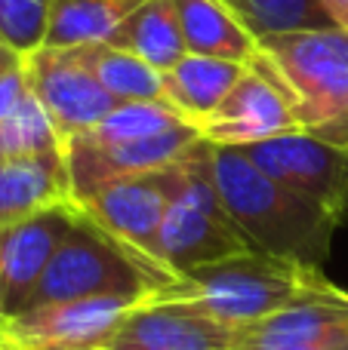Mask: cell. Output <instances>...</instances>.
Wrapping results in <instances>:
<instances>
[{
  "label": "cell",
  "instance_id": "6da1fadb",
  "mask_svg": "<svg viewBox=\"0 0 348 350\" xmlns=\"http://www.w3.org/2000/svg\"><path fill=\"white\" fill-rule=\"evenodd\" d=\"M213 175L228 215L253 252L321 271L330 258L333 234L343 224L330 209L265 175L238 148L213 145Z\"/></svg>",
  "mask_w": 348,
  "mask_h": 350
},
{
  "label": "cell",
  "instance_id": "7a4b0ae2",
  "mask_svg": "<svg viewBox=\"0 0 348 350\" xmlns=\"http://www.w3.org/2000/svg\"><path fill=\"white\" fill-rule=\"evenodd\" d=\"M256 43L253 59L287 90L299 133L348 151V31H281Z\"/></svg>",
  "mask_w": 348,
  "mask_h": 350
},
{
  "label": "cell",
  "instance_id": "3957f363",
  "mask_svg": "<svg viewBox=\"0 0 348 350\" xmlns=\"http://www.w3.org/2000/svg\"><path fill=\"white\" fill-rule=\"evenodd\" d=\"M176 277L179 273L166 271L164 265L123 246L80 209L77 224L62 240L25 310L59 301H86V298L148 301L170 289Z\"/></svg>",
  "mask_w": 348,
  "mask_h": 350
},
{
  "label": "cell",
  "instance_id": "277c9868",
  "mask_svg": "<svg viewBox=\"0 0 348 350\" xmlns=\"http://www.w3.org/2000/svg\"><path fill=\"white\" fill-rule=\"evenodd\" d=\"M321 277L324 273L318 267L284 261L265 252H244L179 273L176 283L154 298L195 301L219 323L238 329L284 310Z\"/></svg>",
  "mask_w": 348,
  "mask_h": 350
},
{
  "label": "cell",
  "instance_id": "5b68a950",
  "mask_svg": "<svg viewBox=\"0 0 348 350\" xmlns=\"http://www.w3.org/2000/svg\"><path fill=\"white\" fill-rule=\"evenodd\" d=\"M179 166H182V181L160 224V265L173 273H188L232 255L253 252L222 203L213 175V145L201 139L179 160Z\"/></svg>",
  "mask_w": 348,
  "mask_h": 350
},
{
  "label": "cell",
  "instance_id": "8992f818",
  "mask_svg": "<svg viewBox=\"0 0 348 350\" xmlns=\"http://www.w3.org/2000/svg\"><path fill=\"white\" fill-rule=\"evenodd\" d=\"M25 74L62 142L90 133L117 105L77 55V49L40 46L37 53L25 55Z\"/></svg>",
  "mask_w": 348,
  "mask_h": 350
},
{
  "label": "cell",
  "instance_id": "52a82bcc",
  "mask_svg": "<svg viewBox=\"0 0 348 350\" xmlns=\"http://www.w3.org/2000/svg\"><path fill=\"white\" fill-rule=\"evenodd\" d=\"M179 160L164 166V170L114 181V185L96 191L77 206L99 228H105L111 237H117L123 246H129L133 252L160 265L158 258L160 224H164L166 206H170L173 193H176L179 181H182Z\"/></svg>",
  "mask_w": 348,
  "mask_h": 350
},
{
  "label": "cell",
  "instance_id": "ba28073f",
  "mask_svg": "<svg viewBox=\"0 0 348 350\" xmlns=\"http://www.w3.org/2000/svg\"><path fill=\"white\" fill-rule=\"evenodd\" d=\"M201 139L203 135L195 123H182L160 135L123 142V145H92L84 139H68L62 151H65L68 178H71V200L84 203L86 197H92L96 191L114 185V181L164 170V166L176 163L179 157H185Z\"/></svg>",
  "mask_w": 348,
  "mask_h": 350
},
{
  "label": "cell",
  "instance_id": "9c48e42d",
  "mask_svg": "<svg viewBox=\"0 0 348 350\" xmlns=\"http://www.w3.org/2000/svg\"><path fill=\"white\" fill-rule=\"evenodd\" d=\"M197 129L210 145L247 148L277 135L299 133V120L281 80L265 71L256 59H250L232 92L207 120L197 123Z\"/></svg>",
  "mask_w": 348,
  "mask_h": 350
},
{
  "label": "cell",
  "instance_id": "30bf717a",
  "mask_svg": "<svg viewBox=\"0 0 348 350\" xmlns=\"http://www.w3.org/2000/svg\"><path fill=\"white\" fill-rule=\"evenodd\" d=\"M250 163L281 185L318 200L339 221H348V151L306 133L277 135L238 148Z\"/></svg>",
  "mask_w": 348,
  "mask_h": 350
},
{
  "label": "cell",
  "instance_id": "8fae6325",
  "mask_svg": "<svg viewBox=\"0 0 348 350\" xmlns=\"http://www.w3.org/2000/svg\"><path fill=\"white\" fill-rule=\"evenodd\" d=\"M139 301L86 298L31 308L0 326L6 350H102L117 323Z\"/></svg>",
  "mask_w": 348,
  "mask_h": 350
},
{
  "label": "cell",
  "instance_id": "7c38bea8",
  "mask_svg": "<svg viewBox=\"0 0 348 350\" xmlns=\"http://www.w3.org/2000/svg\"><path fill=\"white\" fill-rule=\"evenodd\" d=\"M348 347V292L321 277L293 304L234 329V350Z\"/></svg>",
  "mask_w": 348,
  "mask_h": 350
},
{
  "label": "cell",
  "instance_id": "4fadbf2b",
  "mask_svg": "<svg viewBox=\"0 0 348 350\" xmlns=\"http://www.w3.org/2000/svg\"><path fill=\"white\" fill-rule=\"evenodd\" d=\"M102 350H234V329L182 298H148L123 314Z\"/></svg>",
  "mask_w": 348,
  "mask_h": 350
},
{
  "label": "cell",
  "instance_id": "5bb4252c",
  "mask_svg": "<svg viewBox=\"0 0 348 350\" xmlns=\"http://www.w3.org/2000/svg\"><path fill=\"white\" fill-rule=\"evenodd\" d=\"M80 218L77 203H59L0 228V292L6 317L25 310L47 265Z\"/></svg>",
  "mask_w": 348,
  "mask_h": 350
},
{
  "label": "cell",
  "instance_id": "9a60e30c",
  "mask_svg": "<svg viewBox=\"0 0 348 350\" xmlns=\"http://www.w3.org/2000/svg\"><path fill=\"white\" fill-rule=\"evenodd\" d=\"M71 200L65 151L0 160V228Z\"/></svg>",
  "mask_w": 348,
  "mask_h": 350
},
{
  "label": "cell",
  "instance_id": "2e32d148",
  "mask_svg": "<svg viewBox=\"0 0 348 350\" xmlns=\"http://www.w3.org/2000/svg\"><path fill=\"white\" fill-rule=\"evenodd\" d=\"M244 68L247 65L216 59V55L188 53L179 65L164 71V102L197 126L222 105V98L240 80Z\"/></svg>",
  "mask_w": 348,
  "mask_h": 350
},
{
  "label": "cell",
  "instance_id": "e0dca14e",
  "mask_svg": "<svg viewBox=\"0 0 348 350\" xmlns=\"http://www.w3.org/2000/svg\"><path fill=\"white\" fill-rule=\"evenodd\" d=\"M173 6H176L188 53L250 65L259 43L225 3L219 0H173Z\"/></svg>",
  "mask_w": 348,
  "mask_h": 350
},
{
  "label": "cell",
  "instance_id": "ac0fdd59",
  "mask_svg": "<svg viewBox=\"0 0 348 350\" xmlns=\"http://www.w3.org/2000/svg\"><path fill=\"white\" fill-rule=\"evenodd\" d=\"M108 43L123 49V53L139 55L142 62H148L158 71H170L173 65H179L188 55L173 0H145V3H139L117 25Z\"/></svg>",
  "mask_w": 348,
  "mask_h": 350
},
{
  "label": "cell",
  "instance_id": "d6986e66",
  "mask_svg": "<svg viewBox=\"0 0 348 350\" xmlns=\"http://www.w3.org/2000/svg\"><path fill=\"white\" fill-rule=\"evenodd\" d=\"M145 0H53L47 22L49 49H74L90 43H108L117 25Z\"/></svg>",
  "mask_w": 348,
  "mask_h": 350
},
{
  "label": "cell",
  "instance_id": "ffe728a7",
  "mask_svg": "<svg viewBox=\"0 0 348 350\" xmlns=\"http://www.w3.org/2000/svg\"><path fill=\"white\" fill-rule=\"evenodd\" d=\"M86 62L96 80L108 90V96L121 102H164V71L151 68L139 55L123 53L111 43H90L74 46Z\"/></svg>",
  "mask_w": 348,
  "mask_h": 350
},
{
  "label": "cell",
  "instance_id": "44dd1931",
  "mask_svg": "<svg viewBox=\"0 0 348 350\" xmlns=\"http://www.w3.org/2000/svg\"><path fill=\"white\" fill-rule=\"evenodd\" d=\"M240 18L253 37H269L281 31H306V28H333L330 12L321 0H219Z\"/></svg>",
  "mask_w": 348,
  "mask_h": 350
},
{
  "label": "cell",
  "instance_id": "7402d4cb",
  "mask_svg": "<svg viewBox=\"0 0 348 350\" xmlns=\"http://www.w3.org/2000/svg\"><path fill=\"white\" fill-rule=\"evenodd\" d=\"M182 123L188 120L179 117L166 102H121L99 126H92L90 133L77 135V139L92 142V145H123V142L160 135L166 129L182 126Z\"/></svg>",
  "mask_w": 348,
  "mask_h": 350
},
{
  "label": "cell",
  "instance_id": "603a6c76",
  "mask_svg": "<svg viewBox=\"0 0 348 350\" xmlns=\"http://www.w3.org/2000/svg\"><path fill=\"white\" fill-rule=\"evenodd\" d=\"M62 135L55 133L49 114L37 96L28 90V96L0 120V160L16 157H37V154L62 151Z\"/></svg>",
  "mask_w": 348,
  "mask_h": 350
},
{
  "label": "cell",
  "instance_id": "cb8c5ba5",
  "mask_svg": "<svg viewBox=\"0 0 348 350\" xmlns=\"http://www.w3.org/2000/svg\"><path fill=\"white\" fill-rule=\"evenodd\" d=\"M53 0H0V43L12 53H37L47 40Z\"/></svg>",
  "mask_w": 348,
  "mask_h": 350
},
{
  "label": "cell",
  "instance_id": "d4e9b609",
  "mask_svg": "<svg viewBox=\"0 0 348 350\" xmlns=\"http://www.w3.org/2000/svg\"><path fill=\"white\" fill-rule=\"evenodd\" d=\"M31 83H28V74H25V59L18 62L16 68H10L6 74H0V120L28 96Z\"/></svg>",
  "mask_w": 348,
  "mask_h": 350
},
{
  "label": "cell",
  "instance_id": "484cf974",
  "mask_svg": "<svg viewBox=\"0 0 348 350\" xmlns=\"http://www.w3.org/2000/svg\"><path fill=\"white\" fill-rule=\"evenodd\" d=\"M321 6L330 12V18L339 25V28L348 31V0H321Z\"/></svg>",
  "mask_w": 348,
  "mask_h": 350
},
{
  "label": "cell",
  "instance_id": "4316f807",
  "mask_svg": "<svg viewBox=\"0 0 348 350\" xmlns=\"http://www.w3.org/2000/svg\"><path fill=\"white\" fill-rule=\"evenodd\" d=\"M18 62H22V55L18 53H12V49H6L3 43H0V74H6L10 68H16Z\"/></svg>",
  "mask_w": 348,
  "mask_h": 350
},
{
  "label": "cell",
  "instance_id": "83f0119b",
  "mask_svg": "<svg viewBox=\"0 0 348 350\" xmlns=\"http://www.w3.org/2000/svg\"><path fill=\"white\" fill-rule=\"evenodd\" d=\"M6 320H10V317H6V308H3V292H0V326H3Z\"/></svg>",
  "mask_w": 348,
  "mask_h": 350
},
{
  "label": "cell",
  "instance_id": "f1b7e54d",
  "mask_svg": "<svg viewBox=\"0 0 348 350\" xmlns=\"http://www.w3.org/2000/svg\"><path fill=\"white\" fill-rule=\"evenodd\" d=\"M308 350H348V347H308Z\"/></svg>",
  "mask_w": 348,
  "mask_h": 350
},
{
  "label": "cell",
  "instance_id": "f546056e",
  "mask_svg": "<svg viewBox=\"0 0 348 350\" xmlns=\"http://www.w3.org/2000/svg\"><path fill=\"white\" fill-rule=\"evenodd\" d=\"M0 350H6V347H3V341H0Z\"/></svg>",
  "mask_w": 348,
  "mask_h": 350
}]
</instances>
